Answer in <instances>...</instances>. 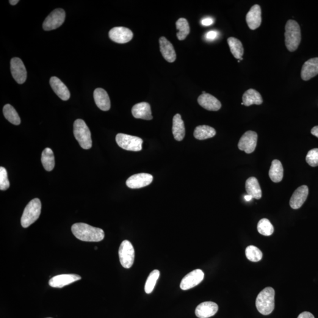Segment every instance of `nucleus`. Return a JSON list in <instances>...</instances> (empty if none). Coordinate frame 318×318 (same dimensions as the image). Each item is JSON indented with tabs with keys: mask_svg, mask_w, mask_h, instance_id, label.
<instances>
[{
	"mask_svg": "<svg viewBox=\"0 0 318 318\" xmlns=\"http://www.w3.org/2000/svg\"><path fill=\"white\" fill-rule=\"evenodd\" d=\"M71 231L76 238L84 242H100L105 236L101 229L84 223L74 224Z\"/></svg>",
	"mask_w": 318,
	"mask_h": 318,
	"instance_id": "nucleus-1",
	"label": "nucleus"
},
{
	"mask_svg": "<svg viewBox=\"0 0 318 318\" xmlns=\"http://www.w3.org/2000/svg\"><path fill=\"white\" fill-rule=\"evenodd\" d=\"M275 290L267 287L259 293L256 300V306L262 315H268L272 313L275 308Z\"/></svg>",
	"mask_w": 318,
	"mask_h": 318,
	"instance_id": "nucleus-2",
	"label": "nucleus"
},
{
	"mask_svg": "<svg viewBox=\"0 0 318 318\" xmlns=\"http://www.w3.org/2000/svg\"><path fill=\"white\" fill-rule=\"evenodd\" d=\"M285 45L290 52L297 50L301 41V32L300 25L297 21L289 20L285 26Z\"/></svg>",
	"mask_w": 318,
	"mask_h": 318,
	"instance_id": "nucleus-3",
	"label": "nucleus"
},
{
	"mask_svg": "<svg viewBox=\"0 0 318 318\" xmlns=\"http://www.w3.org/2000/svg\"><path fill=\"white\" fill-rule=\"evenodd\" d=\"M41 210V203L39 199L35 198L30 201L25 207L21 219V226L24 228H28L34 223L40 217Z\"/></svg>",
	"mask_w": 318,
	"mask_h": 318,
	"instance_id": "nucleus-4",
	"label": "nucleus"
},
{
	"mask_svg": "<svg viewBox=\"0 0 318 318\" xmlns=\"http://www.w3.org/2000/svg\"><path fill=\"white\" fill-rule=\"evenodd\" d=\"M74 135L83 149L88 150L92 147L91 132L84 120L77 119L74 121Z\"/></svg>",
	"mask_w": 318,
	"mask_h": 318,
	"instance_id": "nucleus-5",
	"label": "nucleus"
},
{
	"mask_svg": "<svg viewBox=\"0 0 318 318\" xmlns=\"http://www.w3.org/2000/svg\"><path fill=\"white\" fill-rule=\"evenodd\" d=\"M116 142L124 150L134 151H142L143 141L141 138L123 134L116 135Z\"/></svg>",
	"mask_w": 318,
	"mask_h": 318,
	"instance_id": "nucleus-6",
	"label": "nucleus"
},
{
	"mask_svg": "<svg viewBox=\"0 0 318 318\" xmlns=\"http://www.w3.org/2000/svg\"><path fill=\"white\" fill-rule=\"evenodd\" d=\"M118 255L120 264L123 268L129 269L133 266L134 261L135 251L131 242L125 240L121 243Z\"/></svg>",
	"mask_w": 318,
	"mask_h": 318,
	"instance_id": "nucleus-7",
	"label": "nucleus"
},
{
	"mask_svg": "<svg viewBox=\"0 0 318 318\" xmlns=\"http://www.w3.org/2000/svg\"><path fill=\"white\" fill-rule=\"evenodd\" d=\"M66 13L62 8H57L52 12L44 20L43 27L46 31L59 28L65 22Z\"/></svg>",
	"mask_w": 318,
	"mask_h": 318,
	"instance_id": "nucleus-8",
	"label": "nucleus"
},
{
	"mask_svg": "<svg viewBox=\"0 0 318 318\" xmlns=\"http://www.w3.org/2000/svg\"><path fill=\"white\" fill-rule=\"evenodd\" d=\"M258 134L255 132L248 131L240 138L238 148L240 151H244L245 153L250 154L255 150Z\"/></svg>",
	"mask_w": 318,
	"mask_h": 318,
	"instance_id": "nucleus-9",
	"label": "nucleus"
},
{
	"mask_svg": "<svg viewBox=\"0 0 318 318\" xmlns=\"http://www.w3.org/2000/svg\"><path fill=\"white\" fill-rule=\"evenodd\" d=\"M204 273L201 269L193 270L182 279L181 288L184 290H189L198 285L204 279Z\"/></svg>",
	"mask_w": 318,
	"mask_h": 318,
	"instance_id": "nucleus-10",
	"label": "nucleus"
},
{
	"mask_svg": "<svg viewBox=\"0 0 318 318\" xmlns=\"http://www.w3.org/2000/svg\"><path fill=\"white\" fill-rule=\"evenodd\" d=\"M11 71L13 78L18 84H23L27 79V70L26 67L20 59L13 58L11 60Z\"/></svg>",
	"mask_w": 318,
	"mask_h": 318,
	"instance_id": "nucleus-11",
	"label": "nucleus"
},
{
	"mask_svg": "<svg viewBox=\"0 0 318 318\" xmlns=\"http://www.w3.org/2000/svg\"><path fill=\"white\" fill-rule=\"evenodd\" d=\"M109 37L114 42L124 44L129 42L134 37L131 30L123 27H115L110 30Z\"/></svg>",
	"mask_w": 318,
	"mask_h": 318,
	"instance_id": "nucleus-12",
	"label": "nucleus"
},
{
	"mask_svg": "<svg viewBox=\"0 0 318 318\" xmlns=\"http://www.w3.org/2000/svg\"><path fill=\"white\" fill-rule=\"evenodd\" d=\"M153 177L148 173H139L133 175L127 180L126 185L131 189H140L147 186L153 181Z\"/></svg>",
	"mask_w": 318,
	"mask_h": 318,
	"instance_id": "nucleus-13",
	"label": "nucleus"
},
{
	"mask_svg": "<svg viewBox=\"0 0 318 318\" xmlns=\"http://www.w3.org/2000/svg\"><path fill=\"white\" fill-rule=\"evenodd\" d=\"M246 20L249 28L251 30H256L261 26L262 23V12L259 5H254L249 11Z\"/></svg>",
	"mask_w": 318,
	"mask_h": 318,
	"instance_id": "nucleus-14",
	"label": "nucleus"
},
{
	"mask_svg": "<svg viewBox=\"0 0 318 318\" xmlns=\"http://www.w3.org/2000/svg\"><path fill=\"white\" fill-rule=\"evenodd\" d=\"M81 279V276L76 274L59 275L52 277L49 281V285L52 287L62 288Z\"/></svg>",
	"mask_w": 318,
	"mask_h": 318,
	"instance_id": "nucleus-15",
	"label": "nucleus"
},
{
	"mask_svg": "<svg viewBox=\"0 0 318 318\" xmlns=\"http://www.w3.org/2000/svg\"><path fill=\"white\" fill-rule=\"evenodd\" d=\"M309 193L308 187L305 185L299 187L290 199V206L294 209H300L305 203Z\"/></svg>",
	"mask_w": 318,
	"mask_h": 318,
	"instance_id": "nucleus-16",
	"label": "nucleus"
},
{
	"mask_svg": "<svg viewBox=\"0 0 318 318\" xmlns=\"http://www.w3.org/2000/svg\"><path fill=\"white\" fill-rule=\"evenodd\" d=\"M198 101L201 106L209 111H218L222 107L219 100L209 93L201 95L199 97Z\"/></svg>",
	"mask_w": 318,
	"mask_h": 318,
	"instance_id": "nucleus-17",
	"label": "nucleus"
},
{
	"mask_svg": "<svg viewBox=\"0 0 318 318\" xmlns=\"http://www.w3.org/2000/svg\"><path fill=\"white\" fill-rule=\"evenodd\" d=\"M318 74V58H313L307 61L301 70V78L305 81L313 78Z\"/></svg>",
	"mask_w": 318,
	"mask_h": 318,
	"instance_id": "nucleus-18",
	"label": "nucleus"
},
{
	"mask_svg": "<svg viewBox=\"0 0 318 318\" xmlns=\"http://www.w3.org/2000/svg\"><path fill=\"white\" fill-rule=\"evenodd\" d=\"M218 305L213 302H204L200 304L196 308L195 314L199 318H208L217 313Z\"/></svg>",
	"mask_w": 318,
	"mask_h": 318,
	"instance_id": "nucleus-19",
	"label": "nucleus"
},
{
	"mask_svg": "<svg viewBox=\"0 0 318 318\" xmlns=\"http://www.w3.org/2000/svg\"><path fill=\"white\" fill-rule=\"evenodd\" d=\"M159 44L160 52L164 59L169 63L175 62L176 54L173 44L165 37L160 38Z\"/></svg>",
	"mask_w": 318,
	"mask_h": 318,
	"instance_id": "nucleus-20",
	"label": "nucleus"
},
{
	"mask_svg": "<svg viewBox=\"0 0 318 318\" xmlns=\"http://www.w3.org/2000/svg\"><path fill=\"white\" fill-rule=\"evenodd\" d=\"M132 112L135 118L147 120L153 119L151 105L146 102L135 104L132 108Z\"/></svg>",
	"mask_w": 318,
	"mask_h": 318,
	"instance_id": "nucleus-21",
	"label": "nucleus"
},
{
	"mask_svg": "<svg viewBox=\"0 0 318 318\" xmlns=\"http://www.w3.org/2000/svg\"><path fill=\"white\" fill-rule=\"evenodd\" d=\"M51 88L55 93L64 101H67L70 98V93L68 88L56 77H52L50 80Z\"/></svg>",
	"mask_w": 318,
	"mask_h": 318,
	"instance_id": "nucleus-22",
	"label": "nucleus"
},
{
	"mask_svg": "<svg viewBox=\"0 0 318 318\" xmlns=\"http://www.w3.org/2000/svg\"><path fill=\"white\" fill-rule=\"evenodd\" d=\"M94 99L95 103L100 109L103 111H108L110 109V100L106 90L103 88H96L94 92Z\"/></svg>",
	"mask_w": 318,
	"mask_h": 318,
	"instance_id": "nucleus-23",
	"label": "nucleus"
},
{
	"mask_svg": "<svg viewBox=\"0 0 318 318\" xmlns=\"http://www.w3.org/2000/svg\"><path fill=\"white\" fill-rule=\"evenodd\" d=\"M172 133L174 137L177 141H182L185 135V127L184 121L182 119L181 116L176 114L173 119Z\"/></svg>",
	"mask_w": 318,
	"mask_h": 318,
	"instance_id": "nucleus-24",
	"label": "nucleus"
},
{
	"mask_svg": "<svg viewBox=\"0 0 318 318\" xmlns=\"http://www.w3.org/2000/svg\"><path fill=\"white\" fill-rule=\"evenodd\" d=\"M242 100L245 106H250L252 104L260 105L263 103L261 94L253 88L246 91L243 94Z\"/></svg>",
	"mask_w": 318,
	"mask_h": 318,
	"instance_id": "nucleus-25",
	"label": "nucleus"
},
{
	"mask_svg": "<svg viewBox=\"0 0 318 318\" xmlns=\"http://www.w3.org/2000/svg\"><path fill=\"white\" fill-rule=\"evenodd\" d=\"M246 190L248 195H250L253 198L260 199L262 198V190L259 184L258 179L254 177L247 179L246 182Z\"/></svg>",
	"mask_w": 318,
	"mask_h": 318,
	"instance_id": "nucleus-26",
	"label": "nucleus"
},
{
	"mask_svg": "<svg viewBox=\"0 0 318 318\" xmlns=\"http://www.w3.org/2000/svg\"><path fill=\"white\" fill-rule=\"evenodd\" d=\"M269 175L271 181L275 182V183H279V182L283 181L284 168L283 165L279 160H273L269 171Z\"/></svg>",
	"mask_w": 318,
	"mask_h": 318,
	"instance_id": "nucleus-27",
	"label": "nucleus"
},
{
	"mask_svg": "<svg viewBox=\"0 0 318 318\" xmlns=\"http://www.w3.org/2000/svg\"><path fill=\"white\" fill-rule=\"evenodd\" d=\"M217 134L215 129L206 125L199 126L196 127L194 137L196 139L203 140L214 137Z\"/></svg>",
	"mask_w": 318,
	"mask_h": 318,
	"instance_id": "nucleus-28",
	"label": "nucleus"
},
{
	"mask_svg": "<svg viewBox=\"0 0 318 318\" xmlns=\"http://www.w3.org/2000/svg\"><path fill=\"white\" fill-rule=\"evenodd\" d=\"M228 43L234 57L237 59H241L244 53V49L241 41L234 37H229Z\"/></svg>",
	"mask_w": 318,
	"mask_h": 318,
	"instance_id": "nucleus-29",
	"label": "nucleus"
},
{
	"mask_svg": "<svg viewBox=\"0 0 318 318\" xmlns=\"http://www.w3.org/2000/svg\"><path fill=\"white\" fill-rule=\"evenodd\" d=\"M41 162L43 167L47 171H51L55 166L53 151L51 149L46 148L41 154Z\"/></svg>",
	"mask_w": 318,
	"mask_h": 318,
	"instance_id": "nucleus-30",
	"label": "nucleus"
},
{
	"mask_svg": "<svg viewBox=\"0 0 318 318\" xmlns=\"http://www.w3.org/2000/svg\"><path fill=\"white\" fill-rule=\"evenodd\" d=\"M176 29L179 30L177 37L179 40H184L190 33V26L186 18H179L176 23Z\"/></svg>",
	"mask_w": 318,
	"mask_h": 318,
	"instance_id": "nucleus-31",
	"label": "nucleus"
},
{
	"mask_svg": "<svg viewBox=\"0 0 318 318\" xmlns=\"http://www.w3.org/2000/svg\"><path fill=\"white\" fill-rule=\"evenodd\" d=\"M3 113L5 118L10 123L15 125H19L21 123L20 117H19L17 112L15 108L12 105H5L3 108Z\"/></svg>",
	"mask_w": 318,
	"mask_h": 318,
	"instance_id": "nucleus-32",
	"label": "nucleus"
},
{
	"mask_svg": "<svg viewBox=\"0 0 318 318\" xmlns=\"http://www.w3.org/2000/svg\"><path fill=\"white\" fill-rule=\"evenodd\" d=\"M258 231L264 236H270L274 232V228L270 221L267 219H262L258 224Z\"/></svg>",
	"mask_w": 318,
	"mask_h": 318,
	"instance_id": "nucleus-33",
	"label": "nucleus"
},
{
	"mask_svg": "<svg viewBox=\"0 0 318 318\" xmlns=\"http://www.w3.org/2000/svg\"><path fill=\"white\" fill-rule=\"evenodd\" d=\"M160 276V272L158 270H154L148 276L145 286L146 294H149L153 291L155 287L157 280Z\"/></svg>",
	"mask_w": 318,
	"mask_h": 318,
	"instance_id": "nucleus-34",
	"label": "nucleus"
},
{
	"mask_svg": "<svg viewBox=\"0 0 318 318\" xmlns=\"http://www.w3.org/2000/svg\"><path fill=\"white\" fill-rule=\"evenodd\" d=\"M245 253L247 258L251 262H259L262 258L263 254L261 251L253 245L249 246L246 249Z\"/></svg>",
	"mask_w": 318,
	"mask_h": 318,
	"instance_id": "nucleus-35",
	"label": "nucleus"
},
{
	"mask_svg": "<svg viewBox=\"0 0 318 318\" xmlns=\"http://www.w3.org/2000/svg\"><path fill=\"white\" fill-rule=\"evenodd\" d=\"M306 161L312 167L318 166V149H312L309 151L306 157Z\"/></svg>",
	"mask_w": 318,
	"mask_h": 318,
	"instance_id": "nucleus-36",
	"label": "nucleus"
},
{
	"mask_svg": "<svg viewBox=\"0 0 318 318\" xmlns=\"http://www.w3.org/2000/svg\"><path fill=\"white\" fill-rule=\"evenodd\" d=\"M10 187V182L8 179L6 169L3 167H0V189L6 190Z\"/></svg>",
	"mask_w": 318,
	"mask_h": 318,
	"instance_id": "nucleus-37",
	"label": "nucleus"
},
{
	"mask_svg": "<svg viewBox=\"0 0 318 318\" xmlns=\"http://www.w3.org/2000/svg\"><path fill=\"white\" fill-rule=\"evenodd\" d=\"M219 36V33L217 31H214V30H212L207 32L205 35V38L208 41H214L218 38Z\"/></svg>",
	"mask_w": 318,
	"mask_h": 318,
	"instance_id": "nucleus-38",
	"label": "nucleus"
},
{
	"mask_svg": "<svg viewBox=\"0 0 318 318\" xmlns=\"http://www.w3.org/2000/svg\"><path fill=\"white\" fill-rule=\"evenodd\" d=\"M214 19L211 17H207L203 19L201 21V24L203 26H209L214 23Z\"/></svg>",
	"mask_w": 318,
	"mask_h": 318,
	"instance_id": "nucleus-39",
	"label": "nucleus"
},
{
	"mask_svg": "<svg viewBox=\"0 0 318 318\" xmlns=\"http://www.w3.org/2000/svg\"><path fill=\"white\" fill-rule=\"evenodd\" d=\"M298 318H315V317L310 312H303L299 315Z\"/></svg>",
	"mask_w": 318,
	"mask_h": 318,
	"instance_id": "nucleus-40",
	"label": "nucleus"
},
{
	"mask_svg": "<svg viewBox=\"0 0 318 318\" xmlns=\"http://www.w3.org/2000/svg\"><path fill=\"white\" fill-rule=\"evenodd\" d=\"M311 134L318 138V126H315L312 129Z\"/></svg>",
	"mask_w": 318,
	"mask_h": 318,
	"instance_id": "nucleus-41",
	"label": "nucleus"
},
{
	"mask_svg": "<svg viewBox=\"0 0 318 318\" xmlns=\"http://www.w3.org/2000/svg\"><path fill=\"white\" fill-rule=\"evenodd\" d=\"M9 2L11 4L15 5L17 4L19 1L18 0H10Z\"/></svg>",
	"mask_w": 318,
	"mask_h": 318,
	"instance_id": "nucleus-42",
	"label": "nucleus"
},
{
	"mask_svg": "<svg viewBox=\"0 0 318 318\" xmlns=\"http://www.w3.org/2000/svg\"><path fill=\"white\" fill-rule=\"evenodd\" d=\"M252 198H253L251 197V196H250V195H248L245 196V201H251V199H252Z\"/></svg>",
	"mask_w": 318,
	"mask_h": 318,
	"instance_id": "nucleus-43",
	"label": "nucleus"
},
{
	"mask_svg": "<svg viewBox=\"0 0 318 318\" xmlns=\"http://www.w3.org/2000/svg\"><path fill=\"white\" fill-rule=\"evenodd\" d=\"M205 93H206L205 92H202V94H205Z\"/></svg>",
	"mask_w": 318,
	"mask_h": 318,
	"instance_id": "nucleus-44",
	"label": "nucleus"
},
{
	"mask_svg": "<svg viewBox=\"0 0 318 318\" xmlns=\"http://www.w3.org/2000/svg\"></svg>",
	"mask_w": 318,
	"mask_h": 318,
	"instance_id": "nucleus-45",
	"label": "nucleus"
}]
</instances>
